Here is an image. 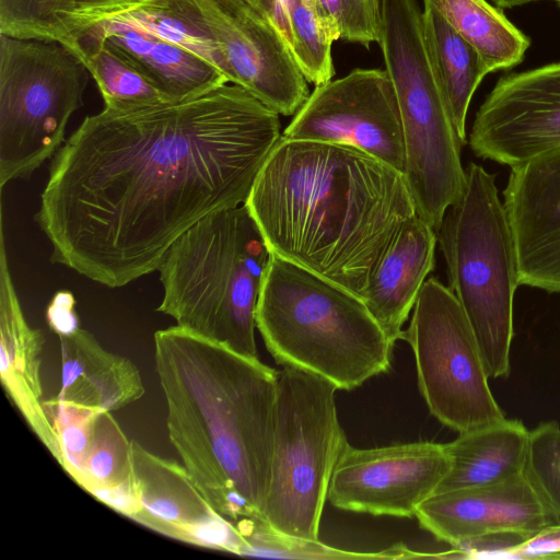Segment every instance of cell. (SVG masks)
Returning <instances> with one entry per match:
<instances>
[{"mask_svg":"<svg viewBox=\"0 0 560 560\" xmlns=\"http://www.w3.org/2000/svg\"><path fill=\"white\" fill-rule=\"evenodd\" d=\"M278 115L225 83L85 117L55 154L35 214L50 260L113 289L158 270L196 222L246 202L281 138Z\"/></svg>","mask_w":560,"mask_h":560,"instance_id":"obj_1","label":"cell"},{"mask_svg":"<svg viewBox=\"0 0 560 560\" xmlns=\"http://www.w3.org/2000/svg\"><path fill=\"white\" fill-rule=\"evenodd\" d=\"M245 205L273 254L361 300L416 213L401 172L348 144L282 136Z\"/></svg>","mask_w":560,"mask_h":560,"instance_id":"obj_2","label":"cell"},{"mask_svg":"<svg viewBox=\"0 0 560 560\" xmlns=\"http://www.w3.org/2000/svg\"><path fill=\"white\" fill-rule=\"evenodd\" d=\"M168 440L211 506L241 534L268 494L278 370L178 326L154 332Z\"/></svg>","mask_w":560,"mask_h":560,"instance_id":"obj_3","label":"cell"},{"mask_svg":"<svg viewBox=\"0 0 560 560\" xmlns=\"http://www.w3.org/2000/svg\"><path fill=\"white\" fill-rule=\"evenodd\" d=\"M272 252L245 203L214 211L168 248L158 312L176 326L259 359L256 310Z\"/></svg>","mask_w":560,"mask_h":560,"instance_id":"obj_4","label":"cell"},{"mask_svg":"<svg viewBox=\"0 0 560 560\" xmlns=\"http://www.w3.org/2000/svg\"><path fill=\"white\" fill-rule=\"evenodd\" d=\"M256 327L278 364L337 389H354L390 369L394 345L359 296L273 253Z\"/></svg>","mask_w":560,"mask_h":560,"instance_id":"obj_5","label":"cell"},{"mask_svg":"<svg viewBox=\"0 0 560 560\" xmlns=\"http://www.w3.org/2000/svg\"><path fill=\"white\" fill-rule=\"evenodd\" d=\"M495 174L469 163L460 196L436 231L450 289L465 313L490 378L509 377L517 258Z\"/></svg>","mask_w":560,"mask_h":560,"instance_id":"obj_6","label":"cell"},{"mask_svg":"<svg viewBox=\"0 0 560 560\" xmlns=\"http://www.w3.org/2000/svg\"><path fill=\"white\" fill-rule=\"evenodd\" d=\"M381 16L378 44L402 120L404 176L416 213L438 231L465 185L462 143L428 54L417 0H381Z\"/></svg>","mask_w":560,"mask_h":560,"instance_id":"obj_7","label":"cell"},{"mask_svg":"<svg viewBox=\"0 0 560 560\" xmlns=\"http://www.w3.org/2000/svg\"><path fill=\"white\" fill-rule=\"evenodd\" d=\"M337 387L310 372L282 366L270 481L261 523L279 535L319 540V524L336 464L347 445Z\"/></svg>","mask_w":560,"mask_h":560,"instance_id":"obj_8","label":"cell"},{"mask_svg":"<svg viewBox=\"0 0 560 560\" xmlns=\"http://www.w3.org/2000/svg\"><path fill=\"white\" fill-rule=\"evenodd\" d=\"M90 71L59 42L0 34V188L27 179L62 147Z\"/></svg>","mask_w":560,"mask_h":560,"instance_id":"obj_9","label":"cell"},{"mask_svg":"<svg viewBox=\"0 0 560 560\" xmlns=\"http://www.w3.org/2000/svg\"><path fill=\"white\" fill-rule=\"evenodd\" d=\"M401 339L412 350L420 393L442 424L465 433L505 419L469 322L436 278L424 281Z\"/></svg>","mask_w":560,"mask_h":560,"instance_id":"obj_10","label":"cell"},{"mask_svg":"<svg viewBox=\"0 0 560 560\" xmlns=\"http://www.w3.org/2000/svg\"><path fill=\"white\" fill-rule=\"evenodd\" d=\"M282 137L348 144L405 173L401 114L386 70L355 69L315 85Z\"/></svg>","mask_w":560,"mask_h":560,"instance_id":"obj_11","label":"cell"},{"mask_svg":"<svg viewBox=\"0 0 560 560\" xmlns=\"http://www.w3.org/2000/svg\"><path fill=\"white\" fill-rule=\"evenodd\" d=\"M450 468L445 444L420 441L357 448L347 443L330 479L328 501L348 512L415 517Z\"/></svg>","mask_w":560,"mask_h":560,"instance_id":"obj_12","label":"cell"},{"mask_svg":"<svg viewBox=\"0 0 560 560\" xmlns=\"http://www.w3.org/2000/svg\"><path fill=\"white\" fill-rule=\"evenodd\" d=\"M477 158L513 167L560 145V62L502 77L476 113Z\"/></svg>","mask_w":560,"mask_h":560,"instance_id":"obj_13","label":"cell"},{"mask_svg":"<svg viewBox=\"0 0 560 560\" xmlns=\"http://www.w3.org/2000/svg\"><path fill=\"white\" fill-rule=\"evenodd\" d=\"M231 74L277 114L294 115L310 96L306 79L276 26L242 0H195Z\"/></svg>","mask_w":560,"mask_h":560,"instance_id":"obj_14","label":"cell"},{"mask_svg":"<svg viewBox=\"0 0 560 560\" xmlns=\"http://www.w3.org/2000/svg\"><path fill=\"white\" fill-rule=\"evenodd\" d=\"M415 517L421 528L467 557V550L482 539L521 534L533 545L551 526L524 474L491 485L435 492L419 506Z\"/></svg>","mask_w":560,"mask_h":560,"instance_id":"obj_15","label":"cell"},{"mask_svg":"<svg viewBox=\"0 0 560 560\" xmlns=\"http://www.w3.org/2000/svg\"><path fill=\"white\" fill-rule=\"evenodd\" d=\"M131 480L139 510L132 520L171 538L242 555L244 540L218 513L186 468L132 441Z\"/></svg>","mask_w":560,"mask_h":560,"instance_id":"obj_16","label":"cell"},{"mask_svg":"<svg viewBox=\"0 0 560 560\" xmlns=\"http://www.w3.org/2000/svg\"><path fill=\"white\" fill-rule=\"evenodd\" d=\"M503 203L518 284L560 293V145L511 167Z\"/></svg>","mask_w":560,"mask_h":560,"instance_id":"obj_17","label":"cell"},{"mask_svg":"<svg viewBox=\"0 0 560 560\" xmlns=\"http://www.w3.org/2000/svg\"><path fill=\"white\" fill-rule=\"evenodd\" d=\"M0 222L1 381L30 428L59 463L57 435L42 400L44 336L25 319L9 269L2 214Z\"/></svg>","mask_w":560,"mask_h":560,"instance_id":"obj_18","label":"cell"},{"mask_svg":"<svg viewBox=\"0 0 560 560\" xmlns=\"http://www.w3.org/2000/svg\"><path fill=\"white\" fill-rule=\"evenodd\" d=\"M435 230L417 213L400 228L364 291L362 301L393 345L402 337L427 276L434 269Z\"/></svg>","mask_w":560,"mask_h":560,"instance_id":"obj_19","label":"cell"},{"mask_svg":"<svg viewBox=\"0 0 560 560\" xmlns=\"http://www.w3.org/2000/svg\"><path fill=\"white\" fill-rule=\"evenodd\" d=\"M132 27L182 46L206 59L231 83V74L207 20L195 0H142L73 12L67 23L71 50L84 32Z\"/></svg>","mask_w":560,"mask_h":560,"instance_id":"obj_20","label":"cell"},{"mask_svg":"<svg viewBox=\"0 0 560 560\" xmlns=\"http://www.w3.org/2000/svg\"><path fill=\"white\" fill-rule=\"evenodd\" d=\"M80 42H103L144 75L168 102L184 101L230 83L202 57L132 27L84 32ZM75 49V48H74Z\"/></svg>","mask_w":560,"mask_h":560,"instance_id":"obj_21","label":"cell"},{"mask_svg":"<svg viewBox=\"0 0 560 560\" xmlns=\"http://www.w3.org/2000/svg\"><path fill=\"white\" fill-rule=\"evenodd\" d=\"M62 381L57 399L97 411H114L144 394L141 375L127 358L105 350L79 328L59 337Z\"/></svg>","mask_w":560,"mask_h":560,"instance_id":"obj_22","label":"cell"},{"mask_svg":"<svg viewBox=\"0 0 560 560\" xmlns=\"http://www.w3.org/2000/svg\"><path fill=\"white\" fill-rule=\"evenodd\" d=\"M528 443L529 430L516 419L459 433L445 444L451 468L436 492L491 485L524 474Z\"/></svg>","mask_w":560,"mask_h":560,"instance_id":"obj_23","label":"cell"},{"mask_svg":"<svg viewBox=\"0 0 560 560\" xmlns=\"http://www.w3.org/2000/svg\"><path fill=\"white\" fill-rule=\"evenodd\" d=\"M422 30L438 83L463 145L467 142L466 117L471 97L488 72L476 50L425 2Z\"/></svg>","mask_w":560,"mask_h":560,"instance_id":"obj_24","label":"cell"},{"mask_svg":"<svg viewBox=\"0 0 560 560\" xmlns=\"http://www.w3.org/2000/svg\"><path fill=\"white\" fill-rule=\"evenodd\" d=\"M476 50L488 73L518 65L529 39L486 0H424Z\"/></svg>","mask_w":560,"mask_h":560,"instance_id":"obj_25","label":"cell"},{"mask_svg":"<svg viewBox=\"0 0 560 560\" xmlns=\"http://www.w3.org/2000/svg\"><path fill=\"white\" fill-rule=\"evenodd\" d=\"M269 21L307 82L319 85L331 80V46L339 31L318 0H276Z\"/></svg>","mask_w":560,"mask_h":560,"instance_id":"obj_26","label":"cell"},{"mask_svg":"<svg viewBox=\"0 0 560 560\" xmlns=\"http://www.w3.org/2000/svg\"><path fill=\"white\" fill-rule=\"evenodd\" d=\"M74 52L84 61L107 108L168 102L131 63L103 42H80Z\"/></svg>","mask_w":560,"mask_h":560,"instance_id":"obj_27","label":"cell"},{"mask_svg":"<svg viewBox=\"0 0 560 560\" xmlns=\"http://www.w3.org/2000/svg\"><path fill=\"white\" fill-rule=\"evenodd\" d=\"M132 441L110 411L98 413L89 452L85 475L79 485L88 492L112 488L131 480Z\"/></svg>","mask_w":560,"mask_h":560,"instance_id":"obj_28","label":"cell"},{"mask_svg":"<svg viewBox=\"0 0 560 560\" xmlns=\"http://www.w3.org/2000/svg\"><path fill=\"white\" fill-rule=\"evenodd\" d=\"M524 475L537 492L550 520V529L542 537L560 535V424L539 423L529 431Z\"/></svg>","mask_w":560,"mask_h":560,"instance_id":"obj_29","label":"cell"},{"mask_svg":"<svg viewBox=\"0 0 560 560\" xmlns=\"http://www.w3.org/2000/svg\"><path fill=\"white\" fill-rule=\"evenodd\" d=\"M74 0H0V34L70 46L67 23Z\"/></svg>","mask_w":560,"mask_h":560,"instance_id":"obj_30","label":"cell"},{"mask_svg":"<svg viewBox=\"0 0 560 560\" xmlns=\"http://www.w3.org/2000/svg\"><path fill=\"white\" fill-rule=\"evenodd\" d=\"M58 440L59 464L80 485L85 475L94 425L100 412L57 398L44 402Z\"/></svg>","mask_w":560,"mask_h":560,"instance_id":"obj_31","label":"cell"},{"mask_svg":"<svg viewBox=\"0 0 560 560\" xmlns=\"http://www.w3.org/2000/svg\"><path fill=\"white\" fill-rule=\"evenodd\" d=\"M243 556L305 559H395L393 548L376 552H353L332 548L319 540L311 541L277 534L264 523H257L243 537Z\"/></svg>","mask_w":560,"mask_h":560,"instance_id":"obj_32","label":"cell"},{"mask_svg":"<svg viewBox=\"0 0 560 560\" xmlns=\"http://www.w3.org/2000/svg\"><path fill=\"white\" fill-rule=\"evenodd\" d=\"M339 31V39L369 48L381 36V0H318Z\"/></svg>","mask_w":560,"mask_h":560,"instance_id":"obj_33","label":"cell"},{"mask_svg":"<svg viewBox=\"0 0 560 560\" xmlns=\"http://www.w3.org/2000/svg\"><path fill=\"white\" fill-rule=\"evenodd\" d=\"M74 304L75 300L69 291H58L48 304L47 323L58 337L72 335L80 328Z\"/></svg>","mask_w":560,"mask_h":560,"instance_id":"obj_34","label":"cell"},{"mask_svg":"<svg viewBox=\"0 0 560 560\" xmlns=\"http://www.w3.org/2000/svg\"><path fill=\"white\" fill-rule=\"evenodd\" d=\"M142 0H74V11H91L114 5L139 2ZM68 30V28H67Z\"/></svg>","mask_w":560,"mask_h":560,"instance_id":"obj_35","label":"cell"},{"mask_svg":"<svg viewBox=\"0 0 560 560\" xmlns=\"http://www.w3.org/2000/svg\"><path fill=\"white\" fill-rule=\"evenodd\" d=\"M266 16L268 20L270 19L275 1L276 0H242Z\"/></svg>","mask_w":560,"mask_h":560,"instance_id":"obj_36","label":"cell"},{"mask_svg":"<svg viewBox=\"0 0 560 560\" xmlns=\"http://www.w3.org/2000/svg\"><path fill=\"white\" fill-rule=\"evenodd\" d=\"M491 1L494 3V5H497L498 8L501 9V8H513L516 5H522V4L540 1V0H491ZM553 1H557V0H553Z\"/></svg>","mask_w":560,"mask_h":560,"instance_id":"obj_37","label":"cell"},{"mask_svg":"<svg viewBox=\"0 0 560 560\" xmlns=\"http://www.w3.org/2000/svg\"><path fill=\"white\" fill-rule=\"evenodd\" d=\"M544 557L560 559V549H555L551 552H548L547 555H545Z\"/></svg>","mask_w":560,"mask_h":560,"instance_id":"obj_38","label":"cell"},{"mask_svg":"<svg viewBox=\"0 0 560 560\" xmlns=\"http://www.w3.org/2000/svg\"><path fill=\"white\" fill-rule=\"evenodd\" d=\"M556 2H557V3L559 4V7H560V0H557Z\"/></svg>","mask_w":560,"mask_h":560,"instance_id":"obj_39","label":"cell"}]
</instances>
